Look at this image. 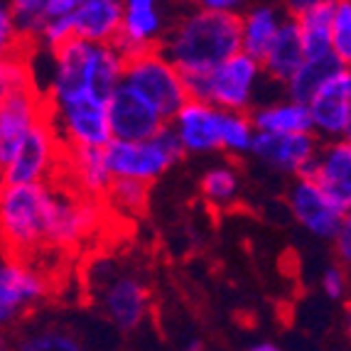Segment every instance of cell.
I'll use <instances>...</instances> for the list:
<instances>
[{
	"mask_svg": "<svg viewBox=\"0 0 351 351\" xmlns=\"http://www.w3.org/2000/svg\"><path fill=\"white\" fill-rule=\"evenodd\" d=\"M182 76H199L239 54V15H217L202 8L184 12L158 45Z\"/></svg>",
	"mask_w": 351,
	"mask_h": 351,
	"instance_id": "6da1fadb",
	"label": "cell"
},
{
	"mask_svg": "<svg viewBox=\"0 0 351 351\" xmlns=\"http://www.w3.org/2000/svg\"><path fill=\"white\" fill-rule=\"evenodd\" d=\"M57 192L40 184L8 187L0 202V241L10 253H25L47 243Z\"/></svg>",
	"mask_w": 351,
	"mask_h": 351,
	"instance_id": "7a4b0ae2",
	"label": "cell"
},
{
	"mask_svg": "<svg viewBox=\"0 0 351 351\" xmlns=\"http://www.w3.org/2000/svg\"><path fill=\"white\" fill-rule=\"evenodd\" d=\"M263 69L256 59L234 54L217 69L199 76H182L189 101H202L219 111L248 113L256 101L258 86L263 82Z\"/></svg>",
	"mask_w": 351,
	"mask_h": 351,
	"instance_id": "3957f363",
	"label": "cell"
},
{
	"mask_svg": "<svg viewBox=\"0 0 351 351\" xmlns=\"http://www.w3.org/2000/svg\"><path fill=\"white\" fill-rule=\"evenodd\" d=\"M104 158L113 180H138L150 184L184 158L180 141L170 125L141 143L111 141L104 147Z\"/></svg>",
	"mask_w": 351,
	"mask_h": 351,
	"instance_id": "277c9868",
	"label": "cell"
},
{
	"mask_svg": "<svg viewBox=\"0 0 351 351\" xmlns=\"http://www.w3.org/2000/svg\"><path fill=\"white\" fill-rule=\"evenodd\" d=\"M123 86L133 88L141 99H145L167 123L189 101L182 74L158 49H147L125 62Z\"/></svg>",
	"mask_w": 351,
	"mask_h": 351,
	"instance_id": "5b68a950",
	"label": "cell"
},
{
	"mask_svg": "<svg viewBox=\"0 0 351 351\" xmlns=\"http://www.w3.org/2000/svg\"><path fill=\"white\" fill-rule=\"evenodd\" d=\"M49 125L62 147H99L104 150L111 138L108 116H106V101L94 96H79L64 104L49 106Z\"/></svg>",
	"mask_w": 351,
	"mask_h": 351,
	"instance_id": "8992f818",
	"label": "cell"
},
{
	"mask_svg": "<svg viewBox=\"0 0 351 351\" xmlns=\"http://www.w3.org/2000/svg\"><path fill=\"white\" fill-rule=\"evenodd\" d=\"M312 135L322 143H339L351 138V69H341L319 86L307 104Z\"/></svg>",
	"mask_w": 351,
	"mask_h": 351,
	"instance_id": "52a82bcc",
	"label": "cell"
},
{
	"mask_svg": "<svg viewBox=\"0 0 351 351\" xmlns=\"http://www.w3.org/2000/svg\"><path fill=\"white\" fill-rule=\"evenodd\" d=\"M59 145L57 135L49 125V108L47 116L42 118L35 128L29 130L27 138L20 143L10 162L3 167L8 187H20V184H40L49 177L54 165L59 160Z\"/></svg>",
	"mask_w": 351,
	"mask_h": 351,
	"instance_id": "ba28073f",
	"label": "cell"
},
{
	"mask_svg": "<svg viewBox=\"0 0 351 351\" xmlns=\"http://www.w3.org/2000/svg\"><path fill=\"white\" fill-rule=\"evenodd\" d=\"M106 116H108L111 138L121 143L147 141L167 125V121L145 99H141L133 88L123 84L106 101Z\"/></svg>",
	"mask_w": 351,
	"mask_h": 351,
	"instance_id": "9c48e42d",
	"label": "cell"
},
{
	"mask_svg": "<svg viewBox=\"0 0 351 351\" xmlns=\"http://www.w3.org/2000/svg\"><path fill=\"white\" fill-rule=\"evenodd\" d=\"M45 116L47 101L35 86L0 99V170L10 162L20 143Z\"/></svg>",
	"mask_w": 351,
	"mask_h": 351,
	"instance_id": "30bf717a",
	"label": "cell"
},
{
	"mask_svg": "<svg viewBox=\"0 0 351 351\" xmlns=\"http://www.w3.org/2000/svg\"><path fill=\"white\" fill-rule=\"evenodd\" d=\"M165 29L167 27H165L162 8L155 0H125L113 49L128 62L147 49H158Z\"/></svg>",
	"mask_w": 351,
	"mask_h": 351,
	"instance_id": "8fae6325",
	"label": "cell"
},
{
	"mask_svg": "<svg viewBox=\"0 0 351 351\" xmlns=\"http://www.w3.org/2000/svg\"><path fill=\"white\" fill-rule=\"evenodd\" d=\"M47 295V285L18 258L0 256V327L18 319L27 307Z\"/></svg>",
	"mask_w": 351,
	"mask_h": 351,
	"instance_id": "7c38bea8",
	"label": "cell"
},
{
	"mask_svg": "<svg viewBox=\"0 0 351 351\" xmlns=\"http://www.w3.org/2000/svg\"><path fill=\"white\" fill-rule=\"evenodd\" d=\"M150 304V293L138 278L123 276H108L101 285V307L106 317L123 332H133L143 324Z\"/></svg>",
	"mask_w": 351,
	"mask_h": 351,
	"instance_id": "4fadbf2b",
	"label": "cell"
},
{
	"mask_svg": "<svg viewBox=\"0 0 351 351\" xmlns=\"http://www.w3.org/2000/svg\"><path fill=\"white\" fill-rule=\"evenodd\" d=\"M341 214L351 211V143H324L317 150V167L312 180Z\"/></svg>",
	"mask_w": 351,
	"mask_h": 351,
	"instance_id": "5bb4252c",
	"label": "cell"
},
{
	"mask_svg": "<svg viewBox=\"0 0 351 351\" xmlns=\"http://www.w3.org/2000/svg\"><path fill=\"white\" fill-rule=\"evenodd\" d=\"M287 202H290L293 217L310 234L319 236V239H334V234L339 231L341 223L349 219L310 180H295V184L290 187V194H287Z\"/></svg>",
	"mask_w": 351,
	"mask_h": 351,
	"instance_id": "9a60e30c",
	"label": "cell"
},
{
	"mask_svg": "<svg viewBox=\"0 0 351 351\" xmlns=\"http://www.w3.org/2000/svg\"><path fill=\"white\" fill-rule=\"evenodd\" d=\"M219 118H221V111L214 106L202 104V101H187L167 125L180 141L184 155L187 152H214L221 150Z\"/></svg>",
	"mask_w": 351,
	"mask_h": 351,
	"instance_id": "2e32d148",
	"label": "cell"
},
{
	"mask_svg": "<svg viewBox=\"0 0 351 351\" xmlns=\"http://www.w3.org/2000/svg\"><path fill=\"white\" fill-rule=\"evenodd\" d=\"M322 143L317 141L312 133H300V135H265L256 133L251 145V155L268 167L278 172H290L298 175L300 167L304 162H310L317 155Z\"/></svg>",
	"mask_w": 351,
	"mask_h": 351,
	"instance_id": "e0dca14e",
	"label": "cell"
},
{
	"mask_svg": "<svg viewBox=\"0 0 351 351\" xmlns=\"http://www.w3.org/2000/svg\"><path fill=\"white\" fill-rule=\"evenodd\" d=\"M123 18L121 0H79L71 12V35L86 45H113Z\"/></svg>",
	"mask_w": 351,
	"mask_h": 351,
	"instance_id": "ac0fdd59",
	"label": "cell"
},
{
	"mask_svg": "<svg viewBox=\"0 0 351 351\" xmlns=\"http://www.w3.org/2000/svg\"><path fill=\"white\" fill-rule=\"evenodd\" d=\"M282 20H285V10L278 5L246 8L239 15V52L261 64L270 42L276 40Z\"/></svg>",
	"mask_w": 351,
	"mask_h": 351,
	"instance_id": "d6986e66",
	"label": "cell"
},
{
	"mask_svg": "<svg viewBox=\"0 0 351 351\" xmlns=\"http://www.w3.org/2000/svg\"><path fill=\"white\" fill-rule=\"evenodd\" d=\"M96 219H99V211H96L94 202L74 199L69 194L57 192L47 243H52V246H71V243L82 241L94 228Z\"/></svg>",
	"mask_w": 351,
	"mask_h": 351,
	"instance_id": "ffe728a7",
	"label": "cell"
},
{
	"mask_svg": "<svg viewBox=\"0 0 351 351\" xmlns=\"http://www.w3.org/2000/svg\"><path fill=\"white\" fill-rule=\"evenodd\" d=\"M304 62L302 40H300V27L293 18L282 20L276 40L270 42L268 52L261 59V69L265 79H273L276 84H285L290 76L298 71V66Z\"/></svg>",
	"mask_w": 351,
	"mask_h": 351,
	"instance_id": "44dd1931",
	"label": "cell"
},
{
	"mask_svg": "<svg viewBox=\"0 0 351 351\" xmlns=\"http://www.w3.org/2000/svg\"><path fill=\"white\" fill-rule=\"evenodd\" d=\"M256 133L265 135H300V133H312V121L310 111L304 104H295V101H273V104L253 106L248 111Z\"/></svg>",
	"mask_w": 351,
	"mask_h": 351,
	"instance_id": "7402d4cb",
	"label": "cell"
},
{
	"mask_svg": "<svg viewBox=\"0 0 351 351\" xmlns=\"http://www.w3.org/2000/svg\"><path fill=\"white\" fill-rule=\"evenodd\" d=\"M125 59L113 49V45H91L86 64V94L99 101H108V96L123 84Z\"/></svg>",
	"mask_w": 351,
	"mask_h": 351,
	"instance_id": "603a6c76",
	"label": "cell"
},
{
	"mask_svg": "<svg viewBox=\"0 0 351 351\" xmlns=\"http://www.w3.org/2000/svg\"><path fill=\"white\" fill-rule=\"evenodd\" d=\"M66 158H69L71 175L76 177V184L88 197V202L108 194L113 175L106 165L104 150H99V147H74V150H66Z\"/></svg>",
	"mask_w": 351,
	"mask_h": 351,
	"instance_id": "cb8c5ba5",
	"label": "cell"
},
{
	"mask_svg": "<svg viewBox=\"0 0 351 351\" xmlns=\"http://www.w3.org/2000/svg\"><path fill=\"white\" fill-rule=\"evenodd\" d=\"M341 69H349L334 57V54H327V57H315V59H304L302 64L298 66L290 79H287L282 86L287 91V99L295 101V104H310L312 96L319 91L327 79H332L334 74H339Z\"/></svg>",
	"mask_w": 351,
	"mask_h": 351,
	"instance_id": "d4e9b609",
	"label": "cell"
},
{
	"mask_svg": "<svg viewBox=\"0 0 351 351\" xmlns=\"http://www.w3.org/2000/svg\"><path fill=\"white\" fill-rule=\"evenodd\" d=\"M334 0H315L312 8L304 15H300L295 23L300 27V40H302L304 59L327 57L329 49V25H332Z\"/></svg>",
	"mask_w": 351,
	"mask_h": 351,
	"instance_id": "484cf974",
	"label": "cell"
},
{
	"mask_svg": "<svg viewBox=\"0 0 351 351\" xmlns=\"http://www.w3.org/2000/svg\"><path fill=\"white\" fill-rule=\"evenodd\" d=\"M253 138H256V128H253L248 113L221 111V118H219L221 150L231 152V155H246L251 152Z\"/></svg>",
	"mask_w": 351,
	"mask_h": 351,
	"instance_id": "4316f807",
	"label": "cell"
},
{
	"mask_svg": "<svg viewBox=\"0 0 351 351\" xmlns=\"http://www.w3.org/2000/svg\"><path fill=\"white\" fill-rule=\"evenodd\" d=\"M12 15V23L18 29L23 45L29 42H40L42 32H45V0H15V3H8Z\"/></svg>",
	"mask_w": 351,
	"mask_h": 351,
	"instance_id": "83f0119b",
	"label": "cell"
},
{
	"mask_svg": "<svg viewBox=\"0 0 351 351\" xmlns=\"http://www.w3.org/2000/svg\"><path fill=\"white\" fill-rule=\"evenodd\" d=\"M241 182L236 170L226 167V165H219V167H211V170L204 172L202 177V194L211 204L217 206H226L239 197Z\"/></svg>",
	"mask_w": 351,
	"mask_h": 351,
	"instance_id": "f1b7e54d",
	"label": "cell"
},
{
	"mask_svg": "<svg viewBox=\"0 0 351 351\" xmlns=\"http://www.w3.org/2000/svg\"><path fill=\"white\" fill-rule=\"evenodd\" d=\"M329 49L341 64L351 62V3L349 0H334L332 25H329Z\"/></svg>",
	"mask_w": 351,
	"mask_h": 351,
	"instance_id": "f546056e",
	"label": "cell"
},
{
	"mask_svg": "<svg viewBox=\"0 0 351 351\" xmlns=\"http://www.w3.org/2000/svg\"><path fill=\"white\" fill-rule=\"evenodd\" d=\"M12 351H88V349L69 332L42 329V332H32L27 337H23Z\"/></svg>",
	"mask_w": 351,
	"mask_h": 351,
	"instance_id": "4dcf8cb0",
	"label": "cell"
},
{
	"mask_svg": "<svg viewBox=\"0 0 351 351\" xmlns=\"http://www.w3.org/2000/svg\"><path fill=\"white\" fill-rule=\"evenodd\" d=\"M147 187L145 182L138 180H113L111 187H108V202L116 206L118 211H125V214H141L147 204Z\"/></svg>",
	"mask_w": 351,
	"mask_h": 351,
	"instance_id": "1f68e13d",
	"label": "cell"
},
{
	"mask_svg": "<svg viewBox=\"0 0 351 351\" xmlns=\"http://www.w3.org/2000/svg\"><path fill=\"white\" fill-rule=\"evenodd\" d=\"M32 74H29L27 64H25V57H10L5 62H0V99L15 94V91H23V88H32Z\"/></svg>",
	"mask_w": 351,
	"mask_h": 351,
	"instance_id": "d6a6232c",
	"label": "cell"
},
{
	"mask_svg": "<svg viewBox=\"0 0 351 351\" xmlns=\"http://www.w3.org/2000/svg\"><path fill=\"white\" fill-rule=\"evenodd\" d=\"M23 49L25 45L15 29V23H12L10 8H8V3H0V62L18 57V54H23Z\"/></svg>",
	"mask_w": 351,
	"mask_h": 351,
	"instance_id": "836d02e7",
	"label": "cell"
},
{
	"mask_svg": "<svg viewBox=\"0 0 351 351\" xmlns=\"http://www.w3.org/2000/svg\"><path fill=\"white\" fill-rule=\"evenodd\" d=\"M322 290L329 300H341L346 295V273L339 265H329L322 276Z\"/></svg>",
	"mask_w": 351,
	"mask_h": 351,
	"instance_id": "e575fe53",
	"label": "cell"
},
{
	"mask_svg": "<svg viewBox=\"0 0 351 351\" xmlns=\"http://www.w3.org/2000/svg\"><path fill=\"white\" fill-rule=\"evenodd\" d=\"M197 8H202L206 12H217V15H241L246 10V5L239 3V0H204Z\"/></svg>",
	"mask_w": 351,
	"mask_h": 351,
	"instance_id": "d590c367",
	"label": "cell"
},
{
	"mask_svg": "<svg viewBox=\"0 0 351 351\" xmlns=\"http://www.w3.org/2000/svg\"><path fill=\"white\" fill-rule=\"evenodd\" d=\"M334 248H337V256L344 261V263H349L351 261V221L346 219L344 223L339 226V231L334 234Z\"/></svg>",
	"mask_w": 351,
	"mask_h": 351,
	"instance_id": "8d00e7d4",
	"label": "cell"
},
{
	"mask_svg": "<svg viewBox=\"0 0 351 351\" xmlns=\"http://www.w3.org/2000/svg\"><path fill=\"white\" fill-rule=\"evenodd\" d=\"M79 0H45V18L54 20V18H66L71 15Z\"/></svg>",
	"mask_w": 351,
	"mask_h": 351,
	"instance_id": "74e56055",
	"label": "cell"
},
{
	"mask_svg": "<svg viewBox=\"0 0 351 351\" xmlns=\"http://www.w3.org/2000/svg\"><path fill=\"white\" fill-rule=\"evenodd\" d=\"M246 351H282L278 344H273V341H258V344H251Z\"/></svg>",
	"mask_w": 351,
	"mask_h": 351,
	"instance_id": "f35d334b",
	"label": "cell"
},
{
	"mask_svg": "<svg viewBox=\"0 0 351 351\" xmlns=\"http://www.w3.org/2000/svg\"><path fill=\"white\" fill-rule=\"evenodd\" d=\"M182 351H204V341H202L199 337H194V339L182 344Z\"/></svg>",
	"mask_w": 351,
	"mask_h": 351,
	"instance_id": "ab89813d",
	"label": "cell"
},
{
	"mask_svg": "<svg viewBox=\"0 0 351 351\" xmlns=\"http://www.w3.org/2000/svg\"><path fill=\"white\" fill-rule=\"evenodd\" d=\"M5 192H8V182H5V175H3V170H0V202H3Z\"/></svg>",
	"mask_w": 351,
	"mask_h": 351,
	"instance_id": "60d3db41",
	"label": "cell"
}]
</instances>
